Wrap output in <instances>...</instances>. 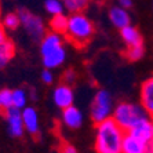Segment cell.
I'll use <instances>...</instances> for the list:
<instances>
[{
	"label": "cell",
	"instance_id": "obj_24",
	"mask_svg": "<svg viewBox=\"0 0 153 153\" xmlns=\"http://www.w3.org/2000/svg\"><path fill=\"white\" fill-rule=\"evenodd\" d=\"M42 80L46 83V84H51V83L54 82V75L48 68H46L42 72Z\"/></svg>",
	"mask_w": 153,
	"mask_h": 153
},
{
	"label": "cell",
	"instance_id": "obj_8",
	"mask_svg": "<svg viewBox=\"0 0 153 153\" xmlns=\"http://www.w3.org/2000/svg\"><path fill=\"white\" fill-rule=\"evenodd\" d=\"M53 100H54V102H55V105H57L58 108H61V109H65V108L73 105L75 95H73L72 87L68 83L57 85L53 93Z\"/></svg>",
	"mask_w": 153,
	"mask_h": 153
},
{
	"label": "cell",
	"instance_id": "obj_11",
	"mask_svg": "<svg viewBox=\"0 0 153 153\" xmlns=\"http://www.w3.org/2000/svg\"><path fill=\"white\" fill-rule=\"evenodd\" d=\"M62 121L68 128L76 130L80 128L83 124V113L80 109H77L76 106L71 105V106L62 109Z\"/></svg>",
	"mask_w": 153,
	"mask_h": 153
},
{
	"label": "cell",
	"instance_id": "obj_16",
	"mask_svg": "<svg viewBox=\"0 0 153 153\" xmlns=\"http://www.w3.org/2000/svg\"><path fill=\"white\" fill-rule=\"evenodd\" d=\"M14 53L15 48L13 42L6 39L3 43H0V69L4 68L10 62V59L14 57Z\"/></svg>",
	"mask_w": 153,
	"mask_h": 153
},
{
	"label": "cell",
	"instance_id": "obj_4",
	"mask_svg": "<svg viewBox=\"0 0 153 153\" xmlns=\"http://www.w3.org/2000/svg\"><path fill=\"white\" fill-rule=\"evenodd\" d=\"M112 117L127 132L135 124H138L141 120L149 117V114L146 113L143 106H138V105H134L130 102H121L113 109Z\"/></svg>",
	"mask_w": 153,
	"mask_h": 153
},
{
	"label": "cell",
	"instance_id": "obj_5",
	"mask_svg": "<svg viewBox=\"0 0 153 153\" xmlns=\"http://www.w3.org/2000/svg\"><path fill=\"white\" fill-rule=\"evenodd\" d=\"M113 114V101L112 95L106 90H100L95 94L91 105V119L95 124L112 117Z\"/></svg>",
	"mask_w": 153,
	"mask_h": 153
},
{
	"label": "cell",
	"instance_id": "obj_14",
	"mask_svg": "<svg viewBox=\"0 0 153 153\" xmlns=\"http://www.w3.org/2000/svg\"><path fill=\"white\" fill-rule=\"evenodd\" d=\"M109 18H111L112 24L119 29L124 28V26H127V25L131 24L130 14H128L127 10H126L124 7H121V6L111 8V11H109Z\"/></svg>",
	"mask_w": 153,
	"mask_h": 153
},
{
	"label": "cell",
	"instance_id": "obj_6",
	"mask_svg": "<svg viewBox=\"0 0 153 153\" xmlns=\"http://www.w3.org/2000/svg\"><path fill=\"white\" fill-rule=\"evenodd\" d=\"M18 15H19V19H21V25L24 26V29L28 32V35L33 40H40L44 37L46 30H44L42 18L32 14L30 11L25 10V8H21L18 11Z\"/></svg>",
	"mask_w": 153,
	"mask_h": 153
},
{
	"label": "cell",
	"instance_id": "obj_7",
	"mask_svg": "<svg viewBox=\"0 0 153 153\" xmlns=\"http://www.w3.org/2000/svg\"><path fill=\"white\" fill-rule=\"evenodd\" d=\"M6 120H7V130L10 132L11 137L18 138L24 134L25 126H24V120H22V111L15 106H11L6 109Z\"/></svg>",
	"mask_w": 153,
	"mask_h": 153
},
{
	"label": "cell",
	"instance_id": "obj_18",
	"mask_svg": "<svg viewBox=\"0 0 153 153\" xmlns=\"http://www.w3.org/2000/svg\"><path fill=\"white\" fill-rule=\"evenodd\" d=\"M28 102V97L26 93L21 88H17L13 91V106L18 108V109H24Z\"/></svg>",
	"mask_w": 153,
	"mask_h": 153
},
{
	"label": "cell",
	"instance_id": "obj_27",
	"mask_svg": "<svg viewBox=\"0 0 153 153\" xmlns=\"http://www.w3.org/2000/svg\"><path fill=\"white\" fill-rule=\"evenodd\" d=\"M62 150L65 153H76V148H73L72 145H65V148Z\"/></svg>",
	"mask_w": 153,
	"mask_h": 153
},
{
	"label": "cell",
	"instance_id": "obj_28",
	"mask_svg": "<svg viewBox=\"0 0 153 153\" xmlns=\"http://www.w3.org/2000/svg\"><path fill=\"white\" fill-rule=\"evenodd\" d=\"M6 40V35H4V30H3V26L0 25V43H3Z\"/></svg>",
	"mask_w": 153,
	"mask_h": 153
},
{
	"label": "cell",
	"instance_id": "obj_20",
	"mask_svg": "<svg viewBox=\"0 0 153 153\" xmlns=\"http://www.w3.org/2000/svg\"><path fill=\"white\" fill-rule=\"evenodd\" d=\"M143 54H145V48H143V44L141 43V44H135V46L128 47L126 55H127V58L130 61H138L143 57Z\"/></svg>",
	"mask_w": 153,
	"mask_h": 153
},
{
	"label": "cell",
	"instance_id": "obj_13",
	"mask_svg": "<svg viewBox=\"0 0 153 153\" xmlns=\"http://www.w3.org/2000/svg\"><path fill=\"white\" fill-rule=\"evenodd\" d=\"M22 120H24V126H25V130L36 135L39 132V116H37V112H36L35 108L30 106H25L22 109Z\"/></svg>",
	"mask_w": 153,
	"mask_h": 153
},
{
	"label": "cell",
	"instance_id": "obj_26",
	"mask_svg": "<svg viewBox=\"0 0 153 153\" xmlns=\"http://www.w3.org/2000/svg\"><path fill=\"white\" fill-rule=\"evenodd\" d=\"M119 3H120L121 7L130 8V7L132 6V0H119Z\"/></svg>",
	"mask_w": 153,
	"mask_h": 153
},
{
	"label": "cell",
	"instance_id": "obj_17",
	"mask_svg": "<svg viewBox=\"0 0 153 153\" xmlns=\"http://www.w3.org/2000/svg\"><path fill=\"white\" fill-rule=\"evenodd\" d=\"M68 17H65L64 14H57L53 15L50 21V28L53 32L61 33V35H65L66 32V28H68Z\"/></svg>",
	"mask_w": 153,
	"mask_h": 153
},
{
	"label": "cell",
	"instance_id": "obj_19",
	"mask_svg": "<svg viewBox=\"0 0 153 153\" xmlns=\"http://www.w3.org/2000/svg\"><path fill=\"white\" fill-rule=\"evenodd\" d=\"M90 0H65V7L69 13H82L87 4H88Z\"/></svg>",
	"mask_w": 153,
	"mask_h": 153
},
{
	"label": "cell",
	"instance_id": "obj_22",
	"mask_svg": "<svg viewBox=\"0 0 153 153\" xmlns=\"http://www.w3.org/2000/svg\"><path fill=\"white\" fill-rule=\"evenodd\" d=\"M19 24H21V19H19V15L15 14V13H10V14H7L6 17H4L3 19V26L7 29H17L18 26H19Z\"/></svg>",
	"mask_w": 153,
	"mask_h": 153
},
{
	"label": "cell",
	"instance_id": "obj_12",
	"mask_svg": "<svg viewBox=\"0 0 153 153\" xmlns=\"http://www.w3.org/2000/svg\"><path fill=\"white\" fill-rule=\"evenodd\" d=\"M141 102L149 117L153 119V77H149L141 85Z\"/></svg>",
	"mask_w": 153,
	"mask_h": 153
},
{
	"label": "cell",
	"instance_id": "obj_21",
	"mask_svg": "<svg viewBox=\"0 0 153 153\" xmlns=\"http://www.w3.org/2000/svg\"><path fill=\"white\" fill-rule=\"evenodd\" d=\"M46 10H47V13L51 15L62 14L64 4H62L61 0H46Z\"/></svg>",
	"mask_w": 153,
	"mask_h": 153
},
{
	"label": "cell",
	"instance_id": "obj_10",
	"mask_svg": "<svg viewBox=\"0 0 153 153\" xmlns=\"http://www.w3.org/2000/svg\"><path fill=\"white\" fill-rule=\"evenodd\" d=\"M127 132L132 134L134 137L139 138L143 142L150 143V141L153 138V119H150V117L143 119V120H141L138 124H135Z\"/></svg>",
	"mask_w": 153,
	"mask_h": 153
},
{
	"label": "cell",
	"instance_id": "obj_30",
	"mask_svg": "<svg viewBox=\"0 0 153 153\" xmlns=\"http://www.w3.org/2000/svg\"><path fill=\"white\" fill-rule=\"evenodd\" d=\"M0 95H1V90H0Z\"/></svg>",
	"mask_w": 153,
	"mask_h": 153
},
{
	"label": "cell",
	"instance_id": "obj_2",
	"mask_svg": "<svg viewBox=\"0 0 153 153\" xmlns=\"http://www.w3.org/2000/svg\"><path fill=\"white\" fill-rule=\"evenodd\" d=\"M40 54L43 57V65L48 69H55L65 62L66 50L61 33L51 32L44 35L40 44Z\"/></svg>",
	"mask_w": 153,
	"mask_h": 153
},
{
	"label": "cell",
	"instance_id": "obj_29",
	"mask_svg": "<svg viewBox=\"0 0 153 153\" xmlns=\"http://www.w3.org/2000/svg\"><path fill=\"white\" fill-rule=\"evenodd\" d=\"M149 152H153V138H152V141H150V143H149Z\"/></svg>",
	"mask_w": 153,
	"mask_h": 153
},
{
	"label": "cell",
	"instance_id": "obj_9",
	"mask_svg": "<svg viewBox=\"0 0 153 153\" xmlns=\"http://www.w3.org/2000/svg\"><path fill=\"white\" fill-rule=\"evenodd\" d=\"M121 152L124 153H145L149 152V143L143 142L139 138L134 137L130 132H126L123 143H121Z\"/></svg>",
	"mask_w": 153,
	"mask_h": 153
},
{
	"label": "cell",
	"instance_id": "obj_3",
	"mask_svg": "<svg viewBox=\"0 0 153 153\" xmlns=\"http://www.w3.org/2000/svg\"><path fill=\"white\" fill-rule=\"evenodd\" d=\"M66 39L75 46L82 47L90 42L94 35V25L88 18L82 13H73L68 19Z\"/></svg>",
	"mask_w": 153,
	"mask_h": 153
},
{
	"label": "cell",
	"instance_id": "obj_25",
	"mask_svg": "<svg viewBox=\"0 0 153 153\" xmlns=\"http://www.w3.org/2000/svg\"><path fill=\"white\" fill-rule=\"evenodd\" d=\"M76 79V73L73 71H66L65 72V75H64V80L65 83H68V84H71L73 80Z\"/></svg>",
	"mask_w": 153,
	"mask_h": 153
},
{
	"label": "cell",
	"instance_id": "obj_23",
	"mask_svg": "<svg viewBox=\"0 0 153 153\" xmlns=\"http://www.w3.org/2000/svg\"><path fill=\"white\" fill-rule=\"evenodd\" d=\"M13 106V91L10 90H1V95H0V109H8Z\"/></svg>",
	"mask_w": 153,
	"mask_h": 153
},
{
	"label": "cell",
	"instance_id": "obj_1",
	"mask_svg": "<svg viewBox=\"0 0 153 153\" xmlns=\"http://www.w3.org/2000/svg\"><path fill=\"white\" fill-rule=\"evenodd\" d=\"M126 131L113 117L101 121L95 128V150L100 153H120Z\"/></svg>",
	"mask_w": 153,
	"mask_h": 153
},
{
	"label": "cell",
	"instance_id": "obj_15",
	"mask_svg": "<svg viewBox=\"0 0 153 153\" xmlns=\"http://www.w3.org/2000/svg\"><path fill=\"white\" fill-rule=\"evenodd\" d=\"M121 37H123L124 43L128 47L142 43V36H141V33L138 32V29L131 25H127V26H124V28H121Z\"/></svg>",
	"mask_w": 153,
	"mask_h": 153
}]
</instances>
